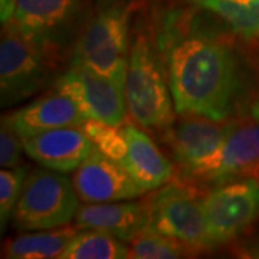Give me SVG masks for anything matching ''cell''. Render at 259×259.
Masks as SVG:
<instances>
[{
    "label": "cell",
    "instance_id": "obj_27",
    "mask_svg": "<svg viewBox=\"0 0 259 259\" xmlns=\"http://www.w3.org/2000/svg\"><path fill=\"white\" fill-rule=\"evenodd\" d=\"M189 2H194V3H200L202 0H189Z\"/></svg>",
    "mask_w": 259,
    "mask_h": 259
},
{
    "label": "cell",
    "instance_id": "obj_20",
    "mask_svg": "<svg viewBox=\"0 0 259 259\" xmlns=\"http://www.w3.org/2000/svg\"><path fill=\"white\" fill-rule=\"evenodd\" d=\"M130 243L128 258L134 259H176L196 253L183 242L151 229L141 232Z\"/></svg>",
    "mask_w": 259,
    "mask_h": 259
},
{
    "label": "cell",
    "instance_id": "obj_14",
    "mask_svg": "<svg viewBox=\"0 0 259 259\" xmlns=\"http://www.w3.org/2000/svg\"><path fill=\"white\" fill-rule=\"evenodd\" d=\"M79 229H97L131 242L150 226L148 199H131L110 203H85L75 216Z\"/></svg>",
    "mask_w": 259,
    "mask_h": 259
},
{
    "label": "cell",
    "instance_id": "obj_7",
    "mask_svg": "<svg viewBox=\"0 0 259 259\" xmlns=\"http://www.w3.org/2000/svg\"><path fill=\"white\" fill-rule=\"evenodd\" d=\"M81 0H18L12 29L49 58L66 45L76 30Z\"/></svg>",
    "mask_w": 259,
    "mask_h": 259
},
{
    "label": "cell",
    "instance_id": "obj_26",
    "mask_svg": "<svg viewBox=\"0 0 259 259\" xmlns=\"http://www.w3.org/2000/svg\"><path fill=\"white\" fill-rule=\"evenodd\" d=\"M241 255L242 256H249V258H259V238L252 239L249 242L242 243L241 246Z\"/></svg>",
    "mask_w": 259,
    "mask_h": 259
},
{
    "label": "cell",
    "instance_id": "obj_9",
    "mask_svg": "<svg viewBox=\"0 0 259 259\" xmlns=\"http://www.w3.org/2000/svg\"><path fill=\"white\" fill-rule=\"evenodd\" d=\"M48 58L37 48L9 28H3L0 42L2 105L10 107L28 100L48 79Z\"/></svg>",
    "mask_w": 259,
    "mask_h": 259
},
{
    "label": "cell",
    "instance_id": "obj_16",
    "mask_svg": "<svg viewBox=\"0 0 259 259\" xmlns=\"http://www.w3.org/2000/svg\"><path fill=\"white\" fill-rule=\"evenodd\" d=\"M122 130L127 139V153L120 164L146 192L167 185L175 179L176 168L156 143L133 121H125Z\"/></svg>",
    "mask_w": 259,
    "mask_h": 259
},
{
    "label": "cell",
    "instance_id": "obj_11",
    "mask_svg": "<svg viewBox=\"0 0 259 259\" xmlns=\"http://www.w3.org/2000/svg\"><path fill=\"white\" fill-rule=\"evenodd\" d=\"M236 120H212L200 115H180L163 134L180 177L213 157L222 147Z\"/></svg>",
    "mask_w": 259,
    "mask_h": 259
},
{
    "label": "cell",
    "instance_id": "obj_19",
    "mask_svg": "<svg viewBox=\"0 0 259 259\" xmlns=\"http://www.w3.org/2000/svg\"><path fill=\"white\" fill-rule=\"evenodd\" d=\"M127 242L111 233L82 229L72 236L59 258L62 259H124L128 258Z\"/></svg>",
    "mask_w": 259,
    "mask_h": 259
},
{
    "label": "cell",
    "instance_id": "obj_6",
    "mask_svg": "<svg viewBox=\"0 0 259 259\" xmlns=\"http://www.w3.org/2000/svg\"><path fill=\"white\" fill-rule=\"evenodd\" d=\"M202 206L213 248L241 238L259 219V177L209 187L202 194Z\"/></svg>",
    "mask_w": 259,
    "mask_h": 259
},
{
    "label": "cell",
    "instance_id": "obj_13",
    "mask_svg": "<svg viewBox=\"0 0 259 259\" xmlns=\"http://www.w3.org/2000/svg\"><path fill=\"white\" fill-rule=\"evenodd\" d=\"M85 120V115L79 111L75 102L56 90L2 118L22 141L49 130L81 127Z\"/></svg>",
    "mask_w": 259,
    "mask_h": 259
},
{
    "label": "cell",
    "instance_id": "obj_25",
    "mask_svg": "<svg viewBox=\"0 0 259 259\" xmlns=\"http://www.w3.org/2000/svg\"><path fill=\"white\" fill-rule=\"evenodd\" d=\"M16 2L18 0H0V19L3 25L9 23L10 19L13 18Z\"/></svg>",
    "mask_w": 259,
    "mask_h": 259
},
{
    "label": "cell",
    "instance_id": "obj_22",
    "mask_svg": "<svg viewBox=\"0 0 259 259\" xmlns=\"http://www.w3.org/2000/svg\"><path fill=\"white\" fill-rule=\"evenodd\" d=\"M29 173V166H18L12 168H2L0 171V228L2 233L12 219L15 206Z\"/></svg>",
    "mask_w": 259,
    "mask_h": 259
},
{
    "label": "cell",
    "instance_id": "obj_8",
    "mask_svg": "<svg viewBox=\"0 0 259 259\" xmlns=\"http://www.w3.org/2000/svg\"><path fill=\"white\" fill-rule=\"evenodd\" d=\"M259 173V121H236L218 153L180 177L193 186L212 187Z\"/></svg>",
    "mask_w": 259,
    "mask_h": 259
},
{
    "label": "cell",
    "instance_id": "obj_15",
    "mask_svg": "<svg viewBox=\"0 0 259 259\" xmlns=\"http://www.w3.org/2000/svg\"><path fill=\"white\" fill-rule=\"evenodd\" d=\"M29 158L61 173L75 171L94 151V144L81 127H61L23 140Z\"/></svg>",
    "mask_w": 259,
    "mask_h": 259
},
{
    "label": "cell",
    "instance_id": "obj_4",
    "mask_svg": "<svg viewBox=\"0 0 259 259\" xmlns=\"http://www.w3.org/2000/svg\"><path fill=\"white\" fill-rule=\"evenodd\" d=\"M79 202L68 173L35 168L25 179L10 219L12 226L26 232L61 228L74 221Z\"/></svg>",
    "mask_w": 259,
    "mask_h": 259
},
{
    "label": "cell",
    "instance_id": "obj_2",
    "mask_svg": "<svg viewBox=\"0 0 259 259\" xmlns=\"http://www.w3.org/2000/svg\"><path fill=\"white\" fill-rule=\"evenodd\" d=\"M133 0H98L75 40L72 64L124 87L128 68Z\"/></svg>",
    "mask_w": 259,
    "mask_h": 259
},
{
    "label": "cell",
    "instance_id": "obj_21",
    "mask_svg": "<svg viewBox=\"0 0 259 259\" xmlns=\"http://www.w3.org/2000/svg\"><path fill=\"white\" fill-rule=\"evenodd\" d=\"M87 137L93 141L94 148L114 161L121 163L127 153V139L122 125L87 118L81 125Z\"/></svg>",
    "mask_w": 259,
    "mask_h": 259
},
{
    "label": "cell",
    "instance_id": "obj_10",
    "mask_svg": "<svg viewBox=\"0 0 259 259\" xmlns=\"http://www.w3.org/2000/svg\"><path fill=\"white\" fill-rule=\"evenodd\" d=\"M55 90L69 97L85 118L122 125L127 121L124 87L93 69L74 65L55 79Z\"/></svg>",
    "mask_w": 259,
    "mask_h": 259
},
{
    "label": "cell",
    "instance_id": "obj_5",
    "mask_svg": "<svg viewBox=\"0 0 259 259\" xmlns=\"http://www.w3.org/2000/svg\"><path fill=\"white\" fill-rule=\"evenodd\" d=\"M150 203L148 229L186 243L199 253L213 249L202 206V193L196 186L173 179L147 196Z\"/></svg>",
    "mask_w": 259,
    "mask_h": 259
},
{
    "label": "cell",
    "instance_id": "obj_3",
    "mask_svg": "<svg viewBox=\"0 0 259 259\" xmlns=\"http://www.w3.org/2000/svg\"><path fill=\"white\" fill-rule=\"evenodd\" d=\"M124 97L130 118L143 130L164 133L175 124L177 112L164 62L144 32L131 40Z\"/></svg>",
    "mask_w": 259,
    "mask_h": 259
},
{
    "label": "cell",
    "instance_id": "obj_17",
    "mask_svg": "<svg viewBox=\"0 0 259 259\" xmlns=\"http://www.w3.org/2000/svg\"><path fill=\"white\" fill-rule=\"evenodd\" d=\"M78 226H61L56 229L29 231L12 238L3 246V258L45 259L59 258L66 245L78 232Z\"/></svg>",
    "mask_w": 259,
    "mask_h": 259
},
{
    "label": "cell",
    "instance_id": "obj_23",
    "mask_svg": "<svg viewBox=\"0 0 259 259\" xmlns=\"http://www.w3.org/2000/svg\"><path fill=\"white\" fill-rule=\"evenodd\" d=\"M22 153H25L23 141L9 125L2 121L0 128V164L3 168L20 166Z\"/></svg>",
    "mask_w": 259,
    "mask_h": 259
},
{
    "label": "cell",
    "instance_id": "obj_12",
    "mask_svg": "<svg viewBox=\"0 0 259 259\" xmlns=\"http://www.w3.org/2000/svg\"><path fill=\"white\" fill-rule=\"evenodd\" d=\"M72 182L82 203L131 200L147 193L118 161L104 156L95 148L75 170Z\"/></svg>",
    "mask_w": 259,
    "mask_h": 259
},
{
    "label": "cell",
    "instance_id": "obj_24",
    "mask_svg": "<svg viewBox=\"0 0 259 259\" xmlns=\"http://www.w3.org/2000/svg\"><path fill=\"white\" fill-rule=\"evenodd\" d=\"M243 108L246 111L248 118L259 121V74L256 81L253 83V87H252V90H250V93L245 98Z\"/></svg>",
    "mask_w": 259,
    "mask_h": 259
},
{
    "label": "cell",
    "instance_id": "obj_1",
    "mask_svg": "<svg viewBox=\"0 0 259 259\" xmlns=\"http://www.w3.org/2000/svg\"><path fill=\"white\" fill-rule=\"evenodd\" d=\"M177 115L231 120L245 102L239 59L231 42L192 22H168L160 36Z\"/></svg>",
    "mask_w": 259,
    "mask_h": 259
},
{
    "label": "cell",
    "instance_id": "obj_18",
    "mask_svg": "<svg viewBox=\"0 0 259 259\" xmlns=\"http://www.w3.org/2000/svg\"><path fill=\"white\" fill-rule=\"evenodd\" d=\"M199 5L223 22L232 35L259 44V0H202Z\"/></svg>",
    "mask_w": 259,
    "mask_h": 259
}]
</instances>
